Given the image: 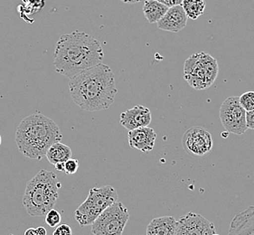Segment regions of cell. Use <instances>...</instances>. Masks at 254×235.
<instances>
[{
	"label": "cell",
	"instance_id": "1",
	"mask_svg": "<svg viewBox=\"0 0 254 235\" xmlns=\"http://www.w3.org/2000/svg\"><path fill=\"white\" fill-rule=\"evenodd\" d=\"M69 90L73 103L85 112L107 110L118 92L114 73L102 62L70 79Z\"/></svg>",
	"mask_w": 254,
	"mask_h": 235
},
{
	"label": "cell",
	"instance_id": "2",
	"mask_svg": "<svg viewBox=\"0 0 254 235\" xmlns=\"http://www.w3.org/2000/svg\"><path fill=\"white\" fill-rule=\"evenodd\" d=\"M104 53L102 45L93 36L73 31L59 38L54 54L56 71L71 79L91 67L102 63Z\"/></svg>",
	"mask_w": 254,
	"mask_h": 235
},
{
	"label": "cell",
	"instance_id": "3",
	"mask_svg": "<svg viewBox=\"0 0 254 235\" xmlns=\"http://www.w3.org/2000/svg\"><path fill=\"white\" fill-rule=\"evenodd\" d=\"M63 138L59 126L50 118L36 112L25 118L15 131V143L23 156L41 160L48 148Z\"/></svg>",
	"mask_w": 254,
	"mask_h": 235
},
{
	"label": "cell",
	"instance_id": "4",
	"mask_svg": "<svg viewBox=\"0 0 254 235\" xmlns=\"http://www.w3.org/2000/svg\"><path fill=\"white\" fill-rule=\"evenodd\" d=\"M61 183L56 173L40 170L26 184L22 198L23 206L30 216H44L54 209L58 199Z\"/></svg>",
	"mask_w": 254,
	"mask_h": 235
},
{
	"label": "cell",
	"instance_id": "5",
	"mask_svg": "<svg viewBox=\"0 0 254 235\" xmlns=\"http://www.w3.org/2000/svg\"><path fill=\"white\" fill-rule=\"evenodd\" d=\"M218 63L206 53L193 54L184 65V77L188 84L196 90L210 87L218 75Z\"/></svg>",
	"mask_w": 254,
	"mask_h": 235
},
{
	"label": "cell",
	"instance_id": "6",
	"mask_svg": "<svg viewBox=\"0 0 254 235\" xmlns=\"http://www.w3.org/2000/svg\"><path fill=\"white\" fill-rule=\"evenodd\" d=\"M118 201L117 191L112 185L93 187L90 190L85 201L75 211V220L81 227L92 225L104 210Z\"/></svg>",
	"mask_w": 254,
	"mask_h": 235
},
{
	"label": "cell",
	"instance_id": "7",
	"mask_svg": "<svg viewBox=\"0 0 254 235\" xmlns=\"http://www.w3.org/2000/svg\"><path fill=\"white\" fill-rule=\"evenodd\" d=\"M128 219L127 207L118 201L104 210L92 223V235H122Z\"/></svg>",
	"mask_w": 254,
	"mask_h": 235
},
{
	"label": "cell",
	"instance_id": "8",
	"mask_svg": "<svg viewBox=\"0 0 254 235\" xmlns=\"http://www.w3.org/2000/svg\"><path fill=\"white\" fill-rule=\"evenodd\" d=\"M219 114L222 125L227 132L243 135L248 129L246 126V112L240 104L239 96H231L224 100Z\"/></svg>",
	"mask_w": 254,
	"mask_h": 235
},
{
	"label": "cell",
	"instance_id": "9",
	"mask_svg": "<svg viewBox=\"0 0 254 235\" xmlns=\"http://www.w3.org/2000/svg\"><path fill=\"white\" fill-rule=\"evenodd\" d=\"M182 144L187 153L200 158L212 151L213 138L205 128L196 126L186 131Z\"/></svg>",
	"mask_w": 254,
	"mask_h": 235
},
{
	"label": "cell",
	"instance_id": "10",
	"mask_svg": "<svg viewBox=\"0 0 254 235\" xmlns=\"http://www.w3.org/2000/svg\"><path fill=\"white\" fill-rule=\"evenodd\" d=\"M215 233L214 225L202 215L188 213L177 221L176 235H213Z\"/></svg>",
	"mask_w": 254,
	"mask_h": 235
},
{
	"label": "cell",
	"instance_id": "11",
	"mask_svg": "<svg viewBox=\"0 0 254 235\" xmlns=\"http://www.w3.org/2000/svg\"><path fill=\"white\" fill-rule=\"evenodd\" d=\"M152 119L151 112L147 107L136 105L122 113L120 117V122L128 131L136 128L147 127Z\"/></svg>",
	"mask_w": 254,
	"mask_h": 235
},
{
	"label": "cell",
	"instance_id": "12",
	"mask_svg": "<svg viewBox=\"0 0 254 235\" xmlns=\"http://www.w3.org/2000/svg\"><path fill=\"white\" fill-rule=\"evenodd\" d=\"M188 19V15L182 5H175L168 8L167 13L157 24L158 28L161 30L178 33L187 26Z\"/></svg>",
	"mask_w": 254,
	"mask_h": 235
},
{
	"label": "cell",
	"instance_id": "13",
	"mask_svg": "<svg viewBox=\"0 0 254 235\" xmlns=\"http://www.w3.org/2000/svg\"><path fill=\"white\" fill-rule=\"evenodd\" d=\"M157 138V133L152 128L142 127L128 131L127 140L129 146L142 152L151 151Z\"/></svg>",
	"mask_w": 254,
	"mask_h": 235
},
{
	"label": "cell",
	"instance_id": "14",
	"mask_svg": "<svg viewBox=\"0 0 254 235\" xmlns=\"http://www.w3.org/2000/svg\"><path fill=\"white\" fill-rule=\"evenodd\" d=\"M228 235H254V205L235 215L230 224Z\"/></svg>",
	"mask_w": 254,
	"mask_h": 235
},
{
	"label": "cell",
	"instance_id": "15",
	"mask_svg": "<svg viewBox=\"0 0 254 235\" xmlns=\"http://www.w3.org/2000/svg\"><path fill=\"white\" fill-rule=\"evenodd\" d=\"M176 229L177 220L173 216H162L149 223L146 235H176Z\"/></svg>",
	"mask_w": 254,
	"mask_h": 235
},
{
	"label": "cell",
	"instance_id": "16",
	"mask_svg": "<svg viewBox=\"0 0 254 235\" xmlns=\"http://www.w3.org/2000/svg\"><path fill=\"white\" fill-rule=\"evenodd\" d=\"M71 155L72 152L70 147L61 142H57L48 148L46 158L55 166L57 163H65L68 159H71Z\"/></svg>",
	"mask_w": 254,
	"mask_h": 235
},
{
	"label": "cell",
	"instance_id": "17",
	"mask_svg": "<svg viewBox=\"0 0 254 235\" xmlns=\"http://www.w3.org/2000/svg\"><path fill=\"white\" fill-rule=\"evenodd\" d=\"M167 5H163L156 0H146L143 5V13L147 22L150 24L158 23L168 10Z\"/></svg>",
	"mask_w": 254,
	"mask_h": 235
},
{
	"label": "cell",
	"instance_id": "18",
	"mask_svg": "<svg viewBox=\"0 0 254 235\" xmlns=\"http://www.w3.org/2000/svg\"><path fill=\"white\" fill-rule=\"evenodd\" d=\"M181 5L188 18L196 20L199 16L203 15L206 3L204 0H183Z\"/></svg>",
	"mask_w": 254,
	"mask_h": 235
},
{
	"label": "cell",
	"instance_id": "19",
	"mask_svg": "<svg viewBox=\"0 0 254 235\" xmlns=\"http://www.w3.org/2000/svg\"><path fill=\"white\" fill-rule=\"evenodd\" d=\"M239 103L241 106L244 108V111L247 112H252L254 110V91H249V92H244L239 96Z\"/></svg>",
	"mask_w": 254,
	"mask_h": 235
},
{
	"label": "cell",
	"instance_id": "20",
	"mask_svg": "<svg viewBox=\"0 0 254 235\" xmlns=\"http://www.w3.org/2000/svg\"><path fill=\"white\" fill-rule=\"evenodd\" d=\"M45 216H46V225L52 228H56L61 224L62 215L57 210H50Z\"/></svg>",
	"mask_w": 254,
	"mask_h": 235
},
{
	"label": "cell",
	"instance_id": "21",
	"mask_svg": "<svg viewBox=\"0 0 254 235\" xmlns=\"http://www.w3.org/2000/svg\"><path fill=\"white\" fill-rule=\"evenodd\" d=\"M79 169V161L77 159H70L64 163V172L67 175H74Z\"/></svg>",
	"mask_w": 254,
	"mask_h": 235
},
{
	"label": "cell",
	"instance_id": "22",
	"mask_svg": "<svg viewBox=\"0 0 254 235\" xmlns=\"http://www.w3.org/2000/svg\"><path fill=\"white\" fill-rule=\"evenodd\" d=\"M53 235H72V230L70 225L63 224L56 227V230L54 231Z\"/></svg>",
	"mask_w": 254,
	"mask_h": 235
},
{
	"label": "cell",
	"instance_id": "23",
	"mask_svg": "<svg viewBox=\"0 0 254 235\" xmlns=\"http://www.w3.org/2000/svg\"><path fill=\"white\" fill-rule=\"evenodd\" d=\"M246 126L247 128L254 129V110L246 113Z\"/></svg>",
	"mask_w": 254,
	"mask_h": 235
},
{
	"label": "cell",
	"instance_id": "24",
	"mask_svg": "<svg viewBox=\"0 0 254 235\" xmlns=\"http://www.w3.org/2000/svg\"><path fill=\"white\" fill-rule=\"evenodd\" d=\"M156 1H158L163 5H167L168 7H172L175 5H181L183 0H156Z\"/></svg>",
	"mask_w": 254,
	"mask_h": 235
},
{
	"label": "cell",
	"instance_id": "25",
	"mask_svg": "<svg viewBox=\"0 0 254 235\" xmlns=\"http://www.w3.org/2000/svg\"><path fill=\"white\" fill-rule=\"evenodd\" d=\"M36 234L37 235H47V232H46V228H44V227H37L36 228Z\"/></svg>",
	"mask_w": 254,
	"mask_h": 235
},
{
	"label": "cell",
	"instance_id": "26",
	"mask_svg": "<svg viewBox=\"0 0 254 235\" xmlns=\"http://www.w3.org/2000/svg\"><path fill=\"white\" fill-rule=\"evenodd\" d=\"M55 169L58 171H64V163H57L55 165Z\"/></svg>",
	"mask_w": 254,
	"mask_h": 235
},
{
	"label": "cell",
	"instance_id": "27",
	"mask_svg": "<svg viewBox=\"0 0 254 235\" xmlns=\"http://www.w3.org/2000/svg\"><path fill=\"white\" fill-rule=\"evenodd\" d=\"M25 235H37V234H36V230L35 228H28L25 232Z\"/></svg>",
	"mask_w": 254,
	"mask_h": 235
},
{
	"label": "cell",
	"instance_id": "28",
	"mask_svg": "<svg viewBox=\"0 0 254 235\" xmlns=\"http://www.w3.org/2000/svg\"><path fill=\"white\" fill-rule=\"evenodd\" d=\"M121 1L124 2V3H127V4H134V3H137L141 0H121Z\"/></svg>",
	"mask_w": 254,
	"mask_h": 235
},
{
	"label": "cell",
	"instance_id": "29",
	"mask_svg": "<svg viewBox=\"0 0 254 235\" xmlns=\"http://www.w3.org/2000/svg\"><path fill=\"white\" fill-rule=\"evenodd\" d=\"M1 142H2V138H1V135H0V146H1Z\"/></svg>",
	"mask_w": 254,
	"mask_h": 235
},
{
	"label": "cell",
	"instance_id": "30",
	"mask_svg": "<svg viewBox=\"0 0 254 235\" xmlns=\"http://www.w3.org/2000/svg\"><path fill=\"white\" fill-rule=\"evenodd\" d=\"M217 235V234H214V235Z\"/></svg>",
	"mask_w": 254,
	"mask_h": 235
}]
</instances>
